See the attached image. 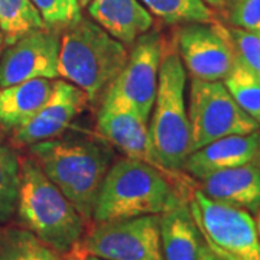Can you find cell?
<instances>
[{
    "mask_svg": "<svg viewBox=\"0 0 260 260\" xmlns=\"http://www.w3.org/2000/svg\"><path fill=\"white\" fill-rule=\"evenodd\" d=\"M59 260H84L83 256H78V254H73L71 251L65 256L64 259H59Z\"/></svg>",
    "mask_w": 260,
    "mask_h": 260,
    "instance_id": "f546056e",
    "label": "cell"
},
{
    "mask_svg": "<svg viewBox=\"0 0 260 260\" xmlns=\"http://www.w3.org/2000/svg\"><path fill=\"white\" fill-rule=\"evenodd\" d=\"M88 13L97 25L124 45H133L153 23L150 12L139 0H91Z\"/></svg>",
    "mask_w": 260,
    "mask_h": 260,
    "instance_id": "2e32d148",
    "label": "cell"
},
{
    "mask_svg": "<svg viewBox=\"0 0 260 260\" xmlns=\"http://www.w3.org/2000/svg\"><path fill=\"white\" fill-rule=\"evenodd\" d=\"M256 225H257V232H259V236H260V211H259V215H257V223H256Z\"/></svg>",
    "mask_w": 260,
    "mask_h": 260,
    "instance_id": "1f68e13d",
    "label": "cell"
},
{
    "mask_svg": "<svg viewBox=\"0 0 260 260\" xmlns=\"http://www.w3.org/2000/svg\"><path fill=\"white\" fill-rule=\"evenodd\" d=\"M171 175L138 159L123 158L109 168L94 204L97 223L160 215L184 200L172 185Z\"/></svg>",
    "mask_w": 260,
    "mask_h": 260,
    "instance_id": "7a4b0ae2",
    "label": "cell"
},
{
    "mask_svg": "<svg viewBox=\"0 0 260 260\" xmlns=\"http://www.w3.org/2000/svg\"><path fill=\"white\" fill-rule=\"evenodd\" d=\"M0 260H59V254L25 227L0 230Z\"/></svg>",
    "mask_w": 260,
    "mask_h": 260,
    "instance_id": "d6986e66",
    "label": "cell"
},
{
    "mask_svg": "<svg viewBox=\"0 0 260 260\" xmlns=\"http://www.w3.org/2000/svg\"><path fill=\"white\" fill-rule=\"evenodd\" d=\"M88 102L87 95L73 83L54 81V88L41 110L23 126L15 130L13 139L20 145L55 139L71 126Z\"/></svg>",
    "mask_w": 260,
    "mask_h": 260,
    "instance_id": "4fadbf2b",
    "label": "cell"
},
{
    "mask_svg": "<svg viewBox=\"0 0 260 260\" xmlns=\"http://www.w3.org/2000/svg\"><path fill=\"white\" fill-rule=\"evenodd\" d=\"M48 28H65L83 18L78 0H32Z\"/></svg>",
    "mask_w": 260,
    "mask_h": 260,
    "instance_id": "cb8c5ba5",
    "label": "cell"
},
{
    "mask_svg": "<svg viewBox=\"0 0 260 260\" xmlns=\"http://www.w3.org/2000/svg\"><path fill=\"white\" fill-rule=\"evenodd\" d=\"M229 93L236 103L253 120L260 124V77L249 67L236 61V64L223 80Z\"/></svg>",
    "mask_w": 260,
    "mask_h": 260,
    "instance_id": "44dd1931",
    "label": "cell"
},
{
    "mask_svg": "<svg viewBox=\"0 0 260 260\" xmlns=\"http://www.w3.org/2000/svg\"><path fill=\"white\" fill-rule=\"evenodd\" d=\"M20 186V162L16 153L0 143V223L12 218L16 211Z\"/></svg>",
    "mask_w": 260,
    "mask_h": 260,
    "instance_id": "603a6c76",
    "label": "cell"
},
{
    "mask_svg": "<svg viewBox=\"0 0 260 260\" xmlns=\"http://www.w3.org/2000/svg\"><path fill=\"white\" fill-rule=\"evenodd\" d=\"M87 260H100V259H97V257H91V256H88V259Z\"/></svg>",
    "mask_w": 260,
    "mask_h": 260,
    "instance_id": "d6a6232c",
    "label": "cell"
},
{
    "mask_svg": "<svg viewBox=\"0 0 260 260\" xmlns=\"http://www.w3.org/2000/svg\"><path fill=\"white\" fill-rule=\"evenodd\" d=\"M146 9L169 25L214 22L213 10L204 0H142Z\"/></svg>",
    "mask_w": 260,
    "mask_h": 260,
    "instance_id": "7402d4cb",
    "label": "cell"
},
{
    "mask_svg": "<svg viewBox=\"0 0 260 260\" xmlns=\"http://www.w3.org/2000/svg\"><path fill=\"white\" fill-rule=\"evenodd\" d=\"M201 181V191L217 203L251 213L260 210V158L218 171Z\"/></svg>",
    "mask_w": 260,
    "mask_h": 260,
    "instance_id": "9a60e30c",
    "label": "cell"
},
{
    "mask_svg": "<svg viewBox=\"0 0 260 260\" xmlns=\"http://www.w3.org/2000/svg\"><path fill=\"white\" fill-rule=\"evenodd\" d=\"M257 158H260V129L214 140L192 152L182 169L197 179H204L218 171L240 167Z\"/></svg>",
    "mask_w": 260,
    "mask_h": 260,
    "instance_id": "5bb4252c",
    "label": "cell"
},
{
    "mask_svg": "<svg viewBox=\"0 0 260 260\" xmlns=\"http://www.w3.org/2000/svg\"><path fill=\"white\" fill-rule=\"evenodd\" d=\"M78 2H80V5H81V6H85V5H88L91 0H78Z\"/></svg>",
    "mask_w": 260,
    "mask_h": 260,
    "instance_id": "4dcf8cb0",
    "label": "cell"
},
{
    "mask_svg": "<svg viewBox=\"0 0 260 260\" xmlns=\"http://www.w3.org/2000/svg\"><path fill=\"white\" fill-rule=\"evenodd\" d=\"M188 119L191 153L214 140L260 129L259 123L236 103L223 81L191 80Z\"/></svg>",
    "mask_w": 260,
    "mask_h": 260,
    "instance_id": "52a82bcc",
    "label": "cell"
},
{
    "mask_svg": "<svg viewBox=\"0 0 260 260\" xmlns=\"http://www.w3.org/2000/svg\"><path fill=\"white\" fill-rule=\"evenodd\" d=\"M59 45L61 34L48 26L8 45L0 56V90L35 78H56Z\"/></svg>",
    "mask_w": 260,
    "mask_h": 260,
    "instance_id": "8fae6325",
    "label": "cell"
},
{
    "mask_svg": "<svg viewBox=\"0 0 260 260\" xmlns=\"http://www.w3.org/2000/svg\"><path fill=\"white\" fill-rule=\"evenodd\" d=\"M54 81L35 78L0 90V127L16 130L37 114L47 103Z\"/></svg>",
    "mask_w": 260,
    "mask_h": 260,
    "instance_id": "ac0fdd59",
    "label": "cell"
},
{
    "mask_svg": "<svg viewBox=\"0 0 260 260\" xmlns=\"http://www.w3.org/2000/svg\"><path fill=\"white\" fill-rule=\"evenodd\" d=\"M164 47L158 32L149 30L138 38L123 70L107 87L104 97L129 106L149 121L158 90Z\"/></svg>",
    "mask_w": 260,
    "mask_h": 260,
    "instance_id": "9c48e42d",
    "label": "cell"
},
{
    "mask_svg": "<svg viewBox=\"0 0 260 260\" xmlns=\"http://www.w3.org/2000/svg\"><path fill=\"white\" fill-rule=\"evenodd\" d=\"M204 2L208 3V5H211V6H214V8H220V6H223L225 0H204Z\"/></svg>",
    "mask_w": 260,
    "mask_h": 260,
    "instance_id": "f1b7e54d",
    "label": "cell"
},
{
    "mask_svg": "<svg viewBox=\"0 0 260 260\" xmlns=\"http://www.w3.org/2000/svg\"><path fill=\"white\" fill-rule=\"evenodd\" d=\"M30 152L84 220L93 218L97 194L112 162V148L95 139L55 138L30 145Z\"/></svg>",
    "mask_w": 260,
    "mask_h": 260,
    "instance_id": "6da1fadb",
    "label": "cell"
},
{
    "mask_svg": "<svg viewBox=\"0 0 260 260\" xmlns=\"http://www.w3.org/2000/svg\"><path fill=\"white\" fill-rule=\"evenodd\" d=\"M197 260H223L220 256H217L204 242L200 246V251H198V259Z\"/></svg>",
    "mask_w": 260,
    "mask_h": 260,
    "instance_id": "4316f807",
    "label": "cell"
},
{
    "mask_svg": "<svg viewBox=\"0 0 260 260\" xmlns=\"http://www.w3.org/2000/svg\"><path fill=\"white\" fill-rule=\"evenodd\" d=\"M83 250L100 260H164L159 215L97 223Z\"/></svg>",
    "mask_w": 260,
    "mask_h": 260,
    "instance_id": "ba28073f",
    "label": "cell"
},
{
    "mask_svg": "<svg viewBox=\"0 0 260 260\" xmlns=\"http://www.w3.org/2000/svg\"><path fill=\"white\" fill-rule=\"evenodd\" d=\"M189 210L203 242L223 260H260V236L249 211L217 203L195 189Z\"/></svg>",
    "mask_w": 260,
    "mask_h": 260,
    "instance_id": "8992f818",
    "label": "cell"
},
{
    "mask_svg": "<svg viewBox=\"0 0 260 260\" xmlns=\"http://www.w3.org/2000/svg\"><path fill=\"white\" fill-rule=\"evenodd\" d=\"M259 77H260V74H259Z\"/></svg>",
    "mask_w": 260,
    "mask_h": 260,
    "instance_id": "836d02e7",
    "label": "cell"
},
{
    "mask_svg": "<svg viewBox=\"0 0 260 260\" xmlns=\"http://www.w3.org/2000/svg\"><path fill=\"white\" fill-rule=\"evenodd\" d=\"M23 227L58 254L73 251L84 233V220L35 159L20 164L18 205Z\"/></svg>",
    "mask_w": 260,
    "mask_h": 260,
    "instance_id": "3957f363",
    "label": "cell"
},
{
    "mask_svg": "<svg viewBox=\"0 0 260 260\" xmlns=\"http://www.w3.org/2000/svg\"><path fill=\"white\" fill-rule=\"evenodd\" d=\"M160 250L164 260H197L203 237L188 201L181 200L159 215Z\"/></svg>",
    "mask_w": 260,
    "mask_h": 260,
    "instance_id": "e0dca14e",
    "label": "cell"
},
{
    "mask_svg": "<svg viewBox=\"0 0 260 260\" xmlns=\"http://www.w3.org/2000/svg\"><path fill=\"white\" fill-rule=\"evenodd\" d=\"M237 61L260 74V34L242 28H227Z\"/></svg>",
    "mask_w": 260,
    "mask_h": 260,
    "instance_id": "d4e9b609",
    "label": "cell"
},
{
    "mask_svg": "<svg viewBox=\"0 0 260 260\" xmlns=\"http://www.w3.org/2000/svg\"><path fill=\"white\" fill-rule=\"evenodd\" d=\"M129 58L124 44L88 19L65 26L61 35L58 75L94 102L119 75Z\"/></svg>",
    "mask_w": 260,
    "mask_h": 260,
    "instance_id": "277c9868",
    "label": "cell"
},
{
    "mask_svg": "<svg viewBox=\"0 0 260 260\" xmlns=\"http://www.w3.org/2000/svg\"><path fill=\"white\" fill-rule=\"evenodd\" d=\"M229 19L233 26L260 34V0H233Z\"/></svg>",
    "mask_w": 260,
    "mask_h": 260,
    "instance_id": "484cf974",
    "label": "cell"
},
{
    "mask_svg": "<svg viewBox=\"0 0 260 260\" xmlns=\"http://www.w3.org/2000/svg\"><path fill=\"white\" fill-rule=\"evenodd\" d=\"M178 55L192 78L223 81L237 58L227 28L218 22L185 23L177 34Z\"/></svg>",
    "mask_w": 260,
    "mask_h": 260,
    "instance_id": "30bf717a",
    "label": "cell"
},
{
    "mask_svg": "<svg viewBox=\"0 0 260 260\" xmlns=\"http://www.w3.org/2000/svg\"><path fill=\"white\" fill-rule=\"evenodd\" d=\"M186 71L177 51L164 47L158 90L150 113L149 133L159 164L169 174L184 168L191 153L186 102Z\"/></svg>",
    "mask_w": 260,
    "mask_h": 260,
    "instance_id": "5b68a950",
    "label": "cell"
},
{
    "mask_svg": "<svg viewBox=\"0 0 260 260\" xmlns=\"http://www.w3.org/2000/svg\"><path fill=\"white\" fill-rule=\"evenodd\" d=\"M42 28H47V25L32 0H0V29L6 45Z\"/></svg>",
    "mask_w": 260,
    "mask_h": 260,
    "instance_id": "ffe728a7",
    "label": "cell"
},
{
    "mask_svg": "<svg viewBox=\"0 0 260 260\" xmlns=\"http://www.w3.org/2000/svg\"><path fill=\"white\" fill-rule=\"evenodd\" d=\"M97 129L103 138L121 150L126 158L146 162L168 175H172L164 169L155 155L148 120L132 107L104 97L97 119Z\"/></svg>",
    "mask_w": 260,
    "mask_h": 260,
    "instance_id": "7c38bea8",
    "label": "cell"
},
{
    "mask_svg": "<svg viewBox=\"0 0 260 260\" xmlns=\"http://www.w3.org/2000/svg\"><path fill=\"white\" fill-rule=\"evenodd\" d=\"M6 47H8L6 45V39H5V35H3L2 29H0V56H2V54H3V51H5Z\"/></svg>",
    "mask_w": 260,
    "mask_h": 260,
    "instance_id": "83f0119b",
    "label": "cell"
}]
</instances>
